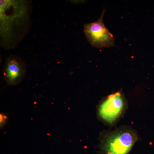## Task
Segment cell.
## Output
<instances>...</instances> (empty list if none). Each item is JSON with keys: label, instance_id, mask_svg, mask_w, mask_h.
<instances>
[{"label": "cell", "instance_id": "6da1fadb", "mask_svg": "<svg viewBox=\"0 0 154 154\" xmlns=\"http://www.w3.org/2000/svg\"><path fill=\"white\" fill-rule=\"evenodd\" d=\"M1 46L13 48L29 33L31 26V1L4 0L0 1Z\"/></svg>", "mask_w": 154, "mask_h": 154}, {"label": "cell", "instance_id": "7a4b0ae2", "mask_svg": "<svg viewBox=\"0 0 154 154\" xmlns=\"http://www.w3.org/2000/svg\"><path fill=\"white\" fill-rule=\"evenodd\" d=\"M137 139L136 134L131 130L118 129L107 137L102 150L104 154H128Z\"/></svg>", "mask_w": 154, "mask_h": 154}, {"label": "cell", "instance_id": "3957f363", "mask_svg": "<svg viewBox=\"0 0 154 154\" xmlns=\"http://www.w3.org/2000/svg\"><path fill=\"white\" fill-rule=\"evenodd\" d=\"M106 10H103L97 21L84 25L83 32L87 40L92 46L97 48L115 46V38L106 27L103 21Z\"/></svg>", "mask_w": 154, "mask_h": 154}, {"label": "cell", "instance_id": "277c9868", "mask_svg": "<svg viewBox=\"0 0 154 154\" xmlns=\"http://www.w3.org/2000/svg\"><path fill=\"white\" fill-rule=\"evenodd\" d=\"M125 102L119 92L112 94L102 104L99 110L100 116L106 122L111 123L120 116L124 110Z\"/></svg>", "mask_w": 154, "mask_h": 154}, {"label": "cell", "instance_id": "5b68a950", "mask_svg": "<svg viewBox=\"0 0 154 154\" xmlns=\"http://www.w3.org/2000/svg\"><path fill=\"white\" fill-rule=\"evenodd\" d=\"M26 73V64L19 57L12 55L7 58L3 67V74L8 85L14 86L19 84Z\"/></svg>", "mask_w": 154, "mask_h": 154}, {"label": "cell", "instance_id": "8992f818", "mask_svg": "<svg viewBox=\"0 0 154 154\" xmlns=\"http://www.w3.org/2000/svg\"><path fill=\"white\" fill-rule=\"evenodd\" d=\"M7 118L6 115L4 114H0L1 126H3L6 123V119Z\"/></svg>", "mask_w": 154, "mask_h": 154}]
</instances>
